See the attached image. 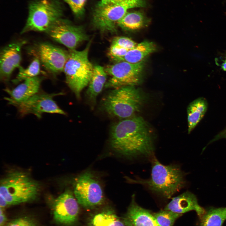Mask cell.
<instances>
[{
    "label": "cell",
    "mask_w": 226,
    "mask_h": 226,
    "mask_svg": "<svg viewBox=\"0 0 226 226\" xmlns=\"http://www.w3.org/2000/svg\"><path fill=\"white\" fill-rule=\"evenodd\" d=\"M110 139L113 149L126 156H153L149 128L141 117L125 119L114 124L111 128Z\"/></svg>",
    "instance_id": "obj_1"
},
{
    "label": "cell",
    "mask_w": 226,
    "mask_h": 226,
    "mask_svg": "<svg viewBox=\"0 0 226 226\" xmlns=\"http://www.w3.org/2000/svg\"><path fill=\"white\" fill-rule=\"evenodd\" d=\"M152 158L150 177L146 179H136L132 181L145 186L166 198H170L185 186V174L178 166L164 165L155 157Z\"/></svg>",
    "instance_id": "obj_2"
},
{
    "label": "cell",
    "mask_w": 226,
    "mask_h": 226,
    "mask_svg": "<svg viewBox=\"0 0 226 226\" xmlns=\"http://www.w3.org/2000/svg\"><path fill=\"white\" fill-rule=\"evenodd\" d=\"M0 196L8 205L32 201L37 197L39 185L27 173L19 171L11 172L0 181Z\"/></svg>",
    "instance_id": "obj_3"
},
{
    "label": "cell",
    "mask_w": 226,
    "mask_h": 226,
    "mask_svg": "<svg viewBox=\"0 0 226 226\" xmlns=\"http://www.w3.org/2000/svg\"><path fill=\"white\" fill-rule=\"evenodd\" d=\"M91 43L90 41L82 51L70 50L63 70L66 83L78 99L89 84L93 71L94 66L88 58Z\"/></svg>",
    "instance_id": "obj_4"
},
{
    "label": "cell",
    "mask_w": 226,
    "mask_h": 226,
    "mask_svg": "<svg viewBox=\"0 0 226 226\" xmlns=\"http://www.w3.org/2000/svg\"><path fill=\"white\" fill-rule=\"evenodd\" d=\"M146 0H123L103 3L99 2L93 13L92 23L96 29L102 33H115L117 24L128 10L145 7Z\"/></svg>",
    "instance_id": "obj_5"
},
{
    "label": "cell",
    "mask_w": 226,
    "mask_h": 226,
    "mask_svg": "<svg viewBox=\"0 0 226 226\" xmlns=\"http://www.w3.org/2000/svg\"><path fill=\"white\" fill-rule=\"evenodd\" d=\"M143 101V96L137 89L126 86L111 91L103 99L101 105L110 115L126 119L140 110Z\"/></svg>",
    "instance_id": "obj_6"
},
{
    "label": "cell",
    "mask_w": 226,
    "mask_h": 226,
    "mask_svg": "<svg viewBox=\"0 0 226 226\" xmlns=\"http://www.w3.org/2000/svg\"><path fill=\"white\" fill-rule=\"evenodd\" d=\"M63 11L59 0H32L29 6L27 21L21 34L31 31L46 32L62 18Z\"/></svg>",
    "instance_id": "obj_7"
},
{
    "label": "cell",
    "mask_w": 226,
    "mask_h": 226,
    "mask_svg": "<svg viewBox=\"0 0 226 226\" xmlns=\"http://www.w3.org/2000/svg\"><path fill=\"white\" fill-rule=\"evenodd\" d=\"M144 66L143 61L136 63L121 61L108 66L105 70L111 78L106 82L105 88L114 89L139 84L142 81Z\"/></svg>",
    "instance_id": "obj_8"
},
{
    "label": "cell",
    "mask_w": 226,
    "mask_h": 226,
    "mask_svg": "<svg viewBox=\"0 0 226 226\" xmlns=\"http://www.w3.org/2000/svg\"><path fill=\"white\" fill-rule=\"evenodd\" d=\"M73 193L79 204L86 208H92L101 205L104 199L100 183L89 172L81 174L76 179Z\"/></svg>",
    "instance_id": "obj_9"
},
{
    "label": "cell",
    "mask_w": 226,
    "mask_h": 226,
    "mask_svg": "<svg viewBox=\"0 0 226 226\" xmlns=\"http://www.w3.org/2000/svg\"><path fill=\"white\" fill-rule=\"evenodd\" d=\"M46 32L52 39L69 50L75 49L80 43L89 39L83 27L73 25L62 18L56 21Z\"/></svg>",
    "instance_id": "obj_10"
},
{
    "label": "cell",
    "mask_w": 226,
    "mask_h": 226,
    "mask_svg": "<svg viewBox=\"0 0 226 226\" xmlns=\"http://www.w3.org/2000/svg\"><path fill=\"white\" fill-rule=\"evenodd\" d=\"M63 94L62 92L51 94L38 93L16 107L22 116L32 114L40 118L42 114L45 113L66 115V113L53 100L54 97Z\"/></svg>",
    "instance_id": "obj_11"
},
{
    "label": "cell",
    "mask_w": 226,
    "mask_h": 226,
    "mask_svg": "<svg viewBox=\"0 0 226 226\" xmlns=\"http://www.w3.org/2000/svg\"><path fill=\"white\" fill-rule=\"evenodd\" d=\"M78 203L73 192L66 189L53 203L54 217L58 223L71 225L77 220L79 211Z\"/></svg>",
    "instance_id": "obj_12"
},
{
    "label": "cell",
    "mask_w": 226,
    "mask_h": 226,
    "mask_svg": "<svg viewBox=\"0 0 226 226\" xmlns=\"http://www.w3.org/2000/svg\"><path fill=\"white\" fill-rule=\"evenodd\" d=\"M37 57L45 69L56 74L63 72L68 52L48 43H42L37 48Z\"/></svg>",
    "instance_id": "obj_13"
},
{
    "label": "cell",
    "mask_w": 226,
    "mask_h": 226,
    "mask_svg": "<svg viewBox=\"0 0 226 226\" xmlns=\"http://www.w3.org/2000/svg\"><path fill=\"white\" fill-rule=\"evenodd\" d=\"M26 42L23 40L10 44L0 53V76L1 80L8 81L14 69L19 68L21 61V49Z\"/></svg>",
    "instance_id": "obj_14"
},
{
    "label": "cell",
    "mask_w": 226,
    "mask_h": 226,
    "mask_svg": "<svg viewBox=\"0 0 226 226\" xmlns=\"http://www.w3.org/2000/svg\"><path fill=\"white\" fill-rule=\"evenodd\" d=\"M42 80V78L37 76L24 80L14 89H5L9 96L4 99L9 104L16 106L39 93Z\"/></svg>",
    "instance_id": "obj_15"
},
{
    "label": "cell",
    "mask_w": 226,
    "mask_h": 226,
    "mask_svg": "<svg viewBox=\"0 0 226 226\" xmlns=\"http://www.w3.org/2000/svg\"><path fill=\"white\" fill-rule=\"evenodd\" d=\"M122 221L125 226H160L153 213L137 203L134 195Z\"/></svg>",
    "instance_id": "obj_16"
},
{
    "label": "cell",
    "mask_w": 226,
    "mask_h": 226,
    "mask_svg": "<svg viewBox=\"0 0 226 226\" xmlns=\"http://www.w3.org/2000/svg\"><path fill=\"white\" fill-rule=\"evenodd\" d=\"M164 210L182 214L190 211H195L200 219L206 211L199 205L196 196L188 191L173 198L165 207Z\"/></svg>",
    "instance_id": "obj_17"
},
{
    "label": "cell",
    "mask_w": 226,
    "mask_h": 226,
    "mask_svg": "<svg viewBox=\"0 0 226 226\" xmlns=\"http://www.w3.org/2000/svg\"><path fill=\"white\" fill-rule=\"evenodd\" d=\"M106 79L107 73L105 69L100 65L94 66L86 92L87 97L92 105L95 104L97 97L105 86Z\"/></svg>",
    "instance_id": "obj_18"
},
{
    "label": "cell",
    "mask_w": 226,
    "mask_h": 226,
    "mask_svg": "<svg viewBox=\"0 0 226 226\" xmlns=\"http://www.w3.org/2000/svg\"><path fill=\"white\" fill-rule=\"evenodd\" d=\"M150 21L142 11H128L119 21L117 26L125 31H134L147 26Z\"/></svg>",
    "instance_id": "obj_19"
},
{
    "label": "cell",
    "mask_w": 226,
    "mask_h": 226,
    "mask_svg": "<svg viewBox=\"0 0 226 226\" xmlns=\"http://www.w3.org/2000/svg\"><path fill=\"white\" fill-rule=\"evenodd\" d=\"M208 108L207 100L203 97L195 99L187 108L188 133H190L203 117Z\"/></svg>",
    "instance_id": "obj_20"
},
{
    "label": "cell",
    "mask_w": 226,
    "mask_h": 226,
    "mask_svg": "<svg viewBox=\"0 0 226 226\" xmlns=\"http://www.w3.org/2000/svg\"><path fill=\"white\" fill-rule=\"evenodd\" d=\"M155 50L156 46L153 42L144 41L137 44L134 47L129 50L120 62L138 63L143 61L146 57L154 52Z\"/></svg>",
    "instance_id": "obj_21"
},
{
    "label": "cell",
    "mask_w": 226,
    "mask_h": 226,
    "mask_svg": "<svg viewBox=\"0 0 226 226\" xmlns=\"http://www.w3.org/2000/svg\"><path fill=\"white\" fill-rule=\"evenodd\" d=\"M90 224V226H125L110 208L106 209L94 215Z\"/></svg>",
    "instance_id": "obj_22"
},
{
    "label": "cell",
    "mask_w": 226,
    "mask_h": 226,
    "mask_svg": "<svg viewBox=\"0 0 226 226\" xmlns=\"http://www.w3.org/2000/svg\"><path fill=\"white\" fill-rule=\"evenodd\" d=\"M200 219L199 226H222L226 220V207H211Z\"/></svg>",
    "instance_id": "obj_23"
},
{
    "label": "cell",
    "mask_w": 226,
    "mask_h": 226,
    "mask_svg": "<svg viewBox=\"0 0 226 226\" xmlns=\"http://www.w3.org/2000/svg\"><path fill=\"white\" fill-rule=\"evenodd\" d=\"M40 62L36 57L28 67L24 68L20 66L16 78L12 80L13 82L17 84L28 78L38 76L40 72Z\"/></svg>",
    "instance_id": "obj_24"
},
{
    "label": "cell",
    "mask_w": 226,
    "mask_h": 226,
    "mask_svg": "<svg viewBox=\"0 0 226 226\" xmlns=\"http://www.w3.org/2000/svg\"><path fill=\"white\" fill-rule=\"evenodd\" d=\"M160 226H173L175 221L182 215L169 210H163L153 213Z\"/></svg>",
    "instance_id": "obj_25"
},
{
    "label": "cell",
    "mask_w": 226,
    "mask_h": 226,
    "mask_svg": "<svg viewBox=\"0 0 226 226\" xmlns=\"http://www.w3.org/2000/svg\"><path fill=\"white\" fill-rule=\"evenodd\" d=\"M70 7L74 14L77 17L83 15L87 0H62Z\"/></svg>",
    "instance_id": "obj_26"
},
{
    "label": "cell",
    "mask_w": 226,
    "mask_h": 226,
    "mask_svg": "<svg viewBox=\"0 0 226 226\" xmlns=\"http://www.w3.org/2000/svg\"><path fill=\"white\" fill-rule=\"evenodd\" d=\"M129 50L118 45L111 44L108 51V55L113 60L117 62L120 61Z\"/></svg>",
    "instance_id": "obj_27"
},
{
    "label": "cell",
    "mask_w": 226,
    "mask_h": 226,
    "mask_svg": "<svg viewBox=\"0 0 226 226\" xmlns=\"http://www.w3.org/2000/svg\"><path fill=\"white\" fill-rule=\"evenodd\" d=\"M111 44L118 45L129 50L134 47L137 43L128 37L117 36L113 38Z\"/></svg>",
    "instance_id": "obj_28"
},
{
    "label": "cell",
    "mask_w": 226,
    "mask_h": 226,
    "mask_svg": "<svg viewBox=\"0 0 226 226\" xmlns=\"http://www.w3.org/2000/svg\"><path fill=\"white\" fill-rule=\"evenodd\" d=\"M30 222L26 219L19 218L10 222L7 226H26Z\"/></svg>",
    "instance_id": "obj_29"
},
{
    "label": "cell",
    "mask_w": 226,
    "mask_h": 226,
    "mask_svg": "<svg viewBox=\"0 0 226 226\" xmlns=\"http://www.w3.org/2000/svg\"><path fill=\"white\" fill-rule=\"evenodd\" d=\"M6 216L3 213L2 207H0V226H3L6 221Z\"/></svg>",
    "instance_id": "obj_30"
},
{
    "label": "cell",
    "mask_w": 226,
    "mask_h": 226,
    "mask_svg": "<svg viewBox=\"0 0 226 226\" xmlns=\"http://www.w3.org/2000/svg\"><path fill=\"white\" fill-rule=\"evenodd\" d=\"M221 67L223 70L226 71V56L225 59L223 60V62L221 64Z\"/></svg>",
    "instance_id": "obj_31"
},
{
    "label": "cell",
    "mask_w": 226,
    "mask_h": 226,
    "mask_svg": "<svg viewBox=\"0 0 226 226\" xmlns=\"http://www.w3.org/2000/svg\"><path fill=\"white\" fill-rule=\"evenodd\" d=\"M123 0H100V2L103 3H106L110 2H115Z\"/></svg>",
    "instance_id": "obj_32"
},
{
    "label": "cell",
    "mask_w": 226,
    "mask_h": 226,
    "mask_svg": "<svg viewBox=\"0 0 226 226\" xmlns=\"http://www.w3.org/2000/svg\"><path fill=\"white\" fill-rule=\"evenodd\" d=\"M26 226H35V225L33 223L30 222Z\"/></svg>",
    "instance_id": "obj_33"
}]
</instances>
